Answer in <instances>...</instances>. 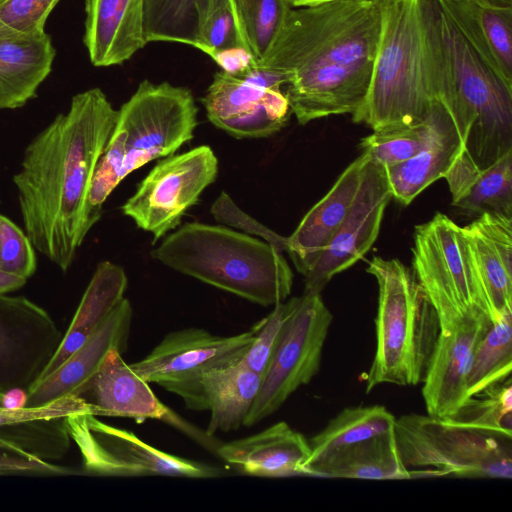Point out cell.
Returning a JSON list of instances; mask_svg holds the SVG:
<instances>
[{"mask_svg": "<svg viewBox=\"0 0 512 512\" xmlns=\"http://www.w3.org/2000/svg\"><path fill=\"white\" fill-rule=\"evenodd\" d=\"M117 118L100 88L74 95L27 145L13 176L25 233L62 272L101 218L89 192Z\"/></svg>", "mask_w": 512, "mask_h": 512, "instance_id": "obj_1", "label": "cell"}, {"mask_svg": "<svg viewBox=\"0 0 512 512\" xmlns=\"http://www.w3.org/2000/svg\"><path fill=\"white\" fill-rule=\"evenodd\" d=\"M381 29L377 0L292 8L259 67L282 74L291 112L305 125L355 115L370 88Z\"/></svg>", "mask_w": 512, "mask_h": 512, "instance_id": "obj_2", "label": "cell"}, {"mask_svg": "<svg viewBox=\"0 0 512 512\" xmlns=\"http://www.w3.org/2000/svg\"><path fill=\"white\" fill-rule=\"evenodd\" d=\"M381 29L366 101L353 122L373 131L424 122L439 103L437 0H377Z\"/></svg>", "mask_w": 512, "mask_h": 512, "instance_id": "obj_3", "label": "cell"}, {"mask_svg": "<svg viewBox=\"0 0 512 512\" xmlns=\"http://www.w3.org/2000/svg\"><path fill=\"white\" fill-rule=\"evenodd\" d=\"M151 256L182 274L270 306L285 301L293 272L266 241L220 225L186 223L164 238Z\"/></svg>", "mask_w": 512, "mask_h": 512, "instance_id": "obj_4", "label": "cell"}, {"mask_svg": "<svg viewBox=\"0 0 512 512\" xmlns=\"http://www.w3.org/2000/svg\"><path fill=\"white\" fill-rule=\"evenodd\" d=\"M197 113L188 88L143 80L118 110L93 176L91 207L102 214L103 204L127 175L150 161L174 154L190 141Z\"/></svg>", "mask_w": 512, "mask_h": 512, "instance_id": "obj_5", "label": "cell"}, {"mask_svg": "<svg viewBox=\"0 0 512 512\" xmlns=\"http://www.w3.org/2000/svg\"><path fill=\"white\" fill-rule=\"evenodd\" d=\"M367 272L378 284L376 349L363 375L365 391L380 384L416 386L423 382L440 324L412 270L397 259L374 256Z\"/></svg>", "mask_w": 512, "mask_h": 512, "instance_id": "obj_6", "label": "cell"}, {"mask_svg": "<svg viewBox=\"0 0 512 512\" xmlns=\"http://www.w3.org/2000/svg\"><path fill=\"white\" fill-rule=\"evenodd\" d=\"M394 434L411 479L512 477V435L422 414L396 418Z\"/></svg>", "mask_w": 512, "mask_h": 512, "instance_id": "obj_7", "label": "cell"}, {"mask_svg": "<svg viewBox=\"0 0 512 512\" xmlns=\"http://www.w3.org/2000/svg\"><path fill=\"white\" fill-rule=\"evenodd\" d=\"M441 26L457 88L452 119L464 153L485 169L512 150V86L475 53L442 9Z\"/></svg>", "mask_w": 512, "mask_h": 512, "instance_id": "obj_8", "label": "cell"}, {"mask_svg": "<svg viewBox=\"0 0 512 512\" xmlns=\"http://www.w3.org/2000/svg\"><path fill=\"white\" fill-rule=\"evenodd\" d=\"M412 255V272L438 315L441 333L451 332L470 315L489 316L463 227L436 213L415 227Z\"/></svg>", "mask_w": 512, "mask_h": 512, "instance_id": "obj_9", "label": "cell"}, {"mask_svg": "<svg viewBox=\"0 0 512 512\" xmlns=\"http://www.w3.org/2000/svg\"><path fill=\"white\" fill-rule=\"evenodd\" d=\"M333 316L320 293H305L286 320L258 395L243 426L251 427L276 412L319 372Z\"/></svg>", "mask_w": 512, "mask_h": 512, "instance_id": "obj_10", "label": "cell"}, {"mask_svg": "<svg viewBox=\"0 0 512 512\" xmlns=\"http://www.w3.org/2000/svg\"><path fill=\"white\" fill-rule=\"evenodd\" d=\"M65 425L79 448L84 469L91 474L196 479L223 475L216 466L161 451L133 432L108 425L92 414H71L65 417Z\"/></svg>", "mask_w": 512, "mask_h": 512, "instance_id": "obj_11", "label": "cell"}, {"mask_svg": "<svg viewBox=\"0 0 512 512\" xmlns=\"http://www.w3.org/2000/svg\"><path fill=\"white\" fill-rule=\"evenodd\" d=\"M218 173V160L208 145L169 155L155 165L122 206L124 215L153 235V243L179 226Z\"/></svg>", "mask_w": 512, "mask_h": 512, "instance_id": "obj_12", "label": "cell"}, {"mask_svg": "<svg viewBox=\"0 0 512 512\" xmlns=\"http://www.w3.org/2000/svg\"><path fill=\"white\" fill-rule=\"evenodd\" d=\"M254 340L251 329L221 336L204 328L172 331L141 360L129 364L148 383L180 396L193 408L202 374L239 362Z\"/></svg>", "mask_w": 512, "mask_h": 512, "instance_id": "obj_13", "label": "cell"}, {"mask_svg": "<svg viewBox=\"0 0 512 512\" xmlns=\"http://www.w3.org/2000/svg\"><path fill=\"white\" fill-rule=\"evenodd\" d=\"M285 77L257 65L230 74H214L201 102L207 118L217 128L236 138H263L279 132L291 109L281 87Z\"/></svg>", "mask_w": 512, "mask_h": 512, "instance_id": "obj_14", "label": "cell"}, {"mask_svg": "<svg viewBox=\"0 0 512 512\" xmlns=\"http://www.w3.org/2000/svg\"><path fill=\"white\" fill-rule=\"evenodd\" d=\"M63 335L51 316L22 296L0 294V392L37 383Z\"/></svg>", "mask_w": 512, "mask_h": 512, "instance_id": "obj_15", "label": "cell"}, {"mask_svg": "<svg viewBox=\"0 0 512 512\" xmlns=\"http://www.w3.org/2000/svg\"><path fill=\"white\" fill-rule=\"evenodd\" d=\"M391 199L385 168L368 159L346 218L303 275L305 293H321L334 275L354 265L368 252L378 237Z\"/></svg>", "mask_w": 512, "mask_h": 512, "instance_id": "obj_16", "label": "cell"}, {"mask_svg": "<svg viewBox=\"0 0 512 512\" xmlns=\"http://www.w3.org/2000/svg\"><path fill=\"white\" fill-rule=\"evenodd\" d=\"M492 323L485 313L464 318L438 337L423 380L427 415L449 418L469 399L467 382L475 346Z\"/></svg>", "mask_w": 512, "mask_h": 512, "instance_id": "obj_17", "label": "cell"}, {"mask_svg": "<svg viewBox=\"0 0 512 512\" xmlns=\"http://www.w3.org/2000/svg\"><path fill=\"white\" fill-rule=\"evenodd\" d=\"M132 319V305L123 298L79 349L28 390L25 408L42 407L73 395L98 370L112 349L124 354Z\"/></svg>", "mask_w": 512, "mask_h": 512, "instance_id": "obj_18", "label": "cell"}, {"mask_svg": "<svg viewBox=\"0 0 512 512\" xmlns=\"http://www.w3.org/2000/svg\"><path fill=\"white\" fill-rule=\"evenodd\" d=\"M73 395L95 416L131 418L143 423L147 419L164 420L171 413L116 349L107 354L98 370Z\"/></svg>", "mask_w": 512, "mask_h": 512, "instance_id": "obj_19", "label": "cell"}, {"mask_svg": "<svg viewBox=\"0 0 512 512\" xmlns=\"http://www.w3.org/2000/svg\"><path fill=\"white\" fill-rule=\"evenodd\" d=\"M84 44L96 67L120 65L147 43L145 0H85Z\"/></svg>", "mask_w": 512, "mask_h": 512, "instance_id": "obj_20", "label": "cell"}, {"mask_svg": "<svg viewBox=\"0 0 512 512\" xmlns=\"http://www.w3.org/2000/svg\"><path fill=\"white\" fill-rule=\"evenodd\" d=\"M463 230L495 322L512 313V217L485 213Z\"/></svg>", "mask_w": 512, "mask_h": 512, "instance_id": "obj_21", "label": "cell"}, {"mask_svg": "<svg viewBox=\"0 0 512 512\" xmlns=\"http://www.w3.org/2000/svg\"><path fill=\"white\" fill-rule=\"evenodd\" d=\"M310 453L309 441L285 421L217 448L218 456L226 463L260 477L306 475Z\"/></svg>", "mask_w": 512, "mask_h": 512, "instance_id": "obj_22", "label": "cell"}, {"mask_svg": "<svg viewBox=\"0 0 512 512\" xmlns=\"http://www.w3.org/2000/svg\"><path fill=\"white\" fill-rule=\"evenodd\" d=\"M430 130L421 149L408 160L384 167L392 198L409 205L422 191L444 178L455 159L464 151L456 125L440 103L429 116Z\"/></svg>", "mask_w": 512, "mask_h": 512, "instance_id": "obj_23", "label": "cell"}, {"mask_svg": "<svg viewBox=\"0 0 512 512\" xmlns=\"http://www.w3.org/2000/svg\"><path fill=\"white\" fill-rule=\"evenodd\" d=\"M368 157L361 153L341 173L331 189L286 237V252L304 275L346 218L358 192Z\"/></svg>", "mask_w": 512, "mask_h": 512, "instance_id": "obj_24", "label": "cell"}, {"mask_svg": "<svg viewBox=\"0 0 512 512\" xmlns=\"http://www.w3.org/2000/svg\"><path fill=\"white\" fill-rule=\"evenodd\" d=\"M262 383V376L241 361L204 372L192 410L209 411L206 434L243 426Z\"/></svg>", "mask_w": 512, "mask_h": 512, "instance_id": "obj_25", "label": "cell"}, {"mask_svg": "<svg viewBox=\"0 0 512 512\" xmlns=\"http://www.w3.org/2000/svg\"><path fill=\"white\" fill-rule=\"evenodd\" d=\"M452 205L468 215L512 217V150L485 169L462 152L444 176Z\"/></svg>", "mask_w": 512, "mask_h": 512, "instance_id": "obj_26", "label": "cell"}, {"mask_svg": "<svg viewBox=\"0 0 512 512\" xmlns=\"http://www.w3.org/2000/svg\"><path fill=\"white\" fill-rule=\"evenodd\" d=\"M475 53L512 86V9L496 10L468 0H437Z\"/></svg>", "mask_w": 512, "mask_h": 512, "instance_id": "obj_27", "label": "cell"}, {"mask_svg": "<svg viewBox=\"0 0 512 512\" xmlns=\"http://www.w3.org/2000/svg\"><path fill=\"white\" fill-rule=\"evenodd\" d=\"M56 55L50 36L0 38V110L17 109L34 98Z\"/></svg>", "mask_w": 512, "mask_h": 512, "instance_id": "obj_28", "label": "cell"}, {"mask_svg": "<svg viewBox=\"0 0 512 512\" xmlns=\"http://www.w3.org/2000/svg\"><path fill=\"white\" fill-rule=\"evenodd\" d=\"M127 284L121 266L110 261L97 265L57 352L37 382L56 370L85 343L124 298Z\"/></svg>", "mask_w": 512, "mask_h": 512, "instance_id": "obj_29", "label": "cell"}, {"mask_svg": "<svg viewBox=\"0 0 512 512\" xmlns=\"http://www.w3.org/2000/svg\"><path fill=\"white\" fill-rule=\"evenodd\" d=\"M396 418L382 405L347 407L309 440L306 475L336 455L371 438L394 431Z\"/></svg>", "mask_w": 512, "mask_h": 512, "instance_id": "obj_30", "label": "cell"}, {"mask_svg": "<svg viewBox=\"0 0 512 512\" xmlns=\"http://www.w3.org/2000/svg\"><path fill=\"white\" fill-rule=\"evenodd\" d=\"M310 476L362 480L411 479L401 459L394 431L349 448L311 470Z\"/></svg>", "mask_w": 512, "mask_h": 512, "instance_id": "obj_31", "label": "cell"}, {"mask_svg": "<svg viewBox=\"0 0 512 512\" xmlns=\"http://www.w3.org/2000/svg\"><path fill=\"white\" fill-rule=\"evenodd\" d=\"M512 369V313L492 322L477 342L467 382L471 398L510 377Z\"/></svg>", "mask_w": 512, "mask_h": 512, "instance_id": "obj_32", "label": "cell"}, {"mask_svg": "<svg viewBox=\"0 0 512 512\" xmlns=\"http://www.w3.org/2000/svg\"><path fill=\"white\" fill-rule=\"evenodd\" d=\"M193 47L210 57L230 48H243L250 52L235 0L203 1L197 17Z\"/></svg>", "mask_w": 512, "mask_h": 512, "instance_id": "obj_33", "label": "cell"}, {"mask_svg": "<svg viewBox=\"0 0 512 512\" xmlns=\"http://www.w3.org/2000/svg\"><path fill=\"white\" fill-rule=\"evenodd\" d=\"M204 0H145V33L149 42L193 47L197 17Z\"/></svg>", "mask_w": 512, "mask_h": 512, "instance_id": "obj_34", "label": "cell"}, {"mask_svg": "<svg viewBox=\"0 0 512 512\" xmlns=\"http://www.w3.org/2000/svg\"><path fill=\"white\" fill-rule=\"evenodd\" d=\"M249 50L258 62L269 52L293 8L287 0H235Z\"/></svg>", "mask_w": 512, "mask_h": 512, "instance_id": "obj_35", "label": "cell"}, {"mask_svg": "<svg viewBox=\"0 0 512 512\" xmlns=\"http://www.w3.org/2000/svg\"><path fill=\"white\" fill-rule=\"evenodd\" d=\"M0 436L45 461L61 459L71 440L65 417H43L5 425L0 427Z\"/></svg>", "mask_w": 512, "mask_h": 512, "instance_id": "obj_36", "label": "cell"}, {"mask_svg": "<svg viewBox=\"0 0 512 512\" xmlns=\"http://www.w3.org/2000/svg\"><path fill=\"white\" fill-rule=\"evenodd\" d=\"M449 418L471 427L512 435L510 377L469 398Z\"/></svg>", "mask_w": 512, "mask_h": 512, "instance_id": "obj_37", "label": "cell"}, {"mask_svg": "<svg viewBox=\"0 0 512 512\" xmlns=\"http://www.w3.org/2000/svg\"><path fill=\"white\" fill-rule=\"evenodd\" d=\"M429 130L427 118L413 126L373 131L361 139L359 146L371 162L386 168L415 155L427 140Z\"/></svg>", "mask_w": 512, "mask_h": 512, "instance_id": "obj_38", "label": "cell"}, {"mask_svg": "<svg viewBox=\"0 0 512 512\" xmlns=\"http://www.w3.org/2000/svg\"><path fill=\"white\" fill-rule=\"evenodd\" d=\"M298 300L299 296L274 305V309L267 316L250 328L253 331L254 340L240 360L247 368L263 377L283 326L296 307Z\"/></svg>", "mask_w": 512, "mask_h": 512, "instance_id": "obj_39", "label": "cell"}, {"mask_svg": "<svg viewBox=\"0 0 512 512\" xmlns=\"http://www.w3.org/2000/svg\"><path fill=\"white\" fill-rule=\"evenodd\" d=\"M60 0H0V38L45 32V23Z\"/></svg>", "mask_w": 512, "mask_h": 512, "instance_id": "obj_40", "label": "cell"}, {"mask_svg": "<svg viewBox=\"0 0 512 512\" xmlns=\"http://www.w3.org/2000/svg\"><path fill=\"white\" fill-rule=\"evenodd\" d=\"M35 250L25 231L0 215V269L28 279L37 269Z\"/></svg>", "mask_w": 512, "mask_h": 512, "instance_id": "obj_41", "label": "cell"}, {"mask_svg": "<svg viewBox=\"0 0 512 512\" xmlns=\"http://www.w3.org/2000/svg\"><path fill=\"white\" fill-rule=\"evenodd\" d=\"M211 214L219 223L259 236L278 251L286 252V237L275 233L243 212L224 191L212 204Z\"/></svg>", "mask_w": 512, "mask_h": 512, "instance_id": "obj_42", "label": "cell"}, {"mask_svg": "<svg viewBox=\"0 0 512 512\" xmlns=\"http://www.w3.org/2000/svg\"><path fill=\"white\" fill-rule=\"evenodd\" d=\"M68 470L39 459L0 436V474H63Z\"/></svg>", "mask_w": 512, "mask_h": 512, "instance_id": "obj_43", "label": "cell"}, {"mask_svg": "<svg viewBox=\"0 0 512 512\" xmlns=\"http://www.w3.org/2000/svg\"><path fill=\"white\" fill-rule=\"evenodd\" d=\"M76 413H88V407L76 396L70 395L54 403L36 408L7 410L0 407V427L43 417H67Z\"/></svg>", "mask_w": 512, "mask_h": 512, "instance_id": "obj_44", "label": "cell"}, {"mask_svg": "<svg viewBox=\"0 0 512 512\" xmlns=\"http://www.w3.org/2000/svg\"><path fill=\"white\" fill-rule=\"evenodd\" d=\"M211 58L222 71L230 74L244 72L256 65L252 54L243 48H230L216 52Z\"/></svg>", "mask_w": 512, "mask_h": 512, "instance_id": "obj_45", "label": "cell"}, {"mask_svg": "<svg viewBox=\"0 0 512 512\" xmlns=\"http://www.w3.org/2000/svg\"><path fill=\"white\" fill-rule=\"evenodd\" d=\"M28 392L22 388H12L3 393L2 408L7 410H20L25 408Z\"/></svg>", "mask_w": 512, "mask_h": 512, "instance_id": "obj_46", "label": "cell"}, {"mask_svg": "<svg viewBox=\"0 0 512 512\" xmlns=\"http://www.w3.org/2000/svg\"><path fill=\"white\" fill-rule=\"evenodd\" d=\"M25 278L0 269V294L20 289L26 284Z\"/></svg>", "mask_w": 512, "mask_h": 512, "instance_id": "obj_47", "label": "cell"}, {"mask_svg": "<svg viewBox=\"0 0 512 512\" xmlns=\"http://www.w3.org/2000/svg\"><path fill=\"white\" fill-rule=\"evenodd\" d=\"M471 3L488 9L507 10L512 9V0H468Z\"/></svg>", "mask_w": 512, "mask_h": 512, "instance_id": "obj_48", "label": "cell"}, {"mask_svg": "<svg viewBox=\"0 0 512 512\" xmlns=\"http://www.w3.org/2000/svg\"><path fill=\"white\" fill-rule=\"evenodd\" d=\"M289 4L296 8V7H306V6H313L317 4H321L324 2L332 1V0H287Z\"/></svg>", "mask_w": 512, "mask_h": 512, "instance_id": "obj_49", "label": "cell"}, {"mask_svg": "<svg viewBox=\"0 0 512 512\" xmlns=\"http://www.w3.org/2000/svg\"><path fill=\"white\" fill-rule=\"evenodd\" d=\"M2 396H3V393L0 392V407L2 408Z\"/></svg>", "mask_w": 512, "mask_h": 512, "instance_id": "obj_50", "label": "cell"}]
</instances>
